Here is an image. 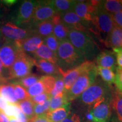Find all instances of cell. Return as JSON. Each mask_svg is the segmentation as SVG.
I'll return each instance as SVG.
<instances>
[{
    "label": "cell",
    "mask_w": 122,
    "mask_h": 122,
    "mask_svg": "<svg viewBox=\"0 0 122 122\" xmlns=\"http://www.w3.org/2000/svg\"><path fill=\"white\" fill-rule=\"evenodd\" d=\"M1 45H2V41H1V39L0 38V49L1 48Z\"/></svg>",
    "instance_id": "cell-50"
},
{
    "label": "cell",
    "mask_w": 122,
    "mask_h": 122,
    "mask_svg": "<svg viewBox=\"0 0 122 122\" xmlns=\"http://www.w3.org/2000/svg\"><path fill=\"white\" fill-rule=\"evenodd\" d=\"M33 25V28L31 30L32 35H37L42 39L53 33V24L51 19L37 23Z\"/></svg>",
    "instance_id": "cell-20"
},
{
    "label": "cell",
    "mask_w": 122,
    "mask_h": 122,
    "mask_svg": "<svg viewBox=\"0 0 122 122\" xmlns=\"http://www.w3.org/2000/svg\"><path fill=\"white\" fill-rule=\"evenodd\" d=\"M50 98L49 94L46 93H43L33 97H30V99L34 104H42Z\"/></svg>",
    "instance_id": "cell-39"
},
{
    "label": "cell",
    "mask_w": 122,
    "mask_h": 122,
    "mask_svg": "<svg viewBox=\"0 0 122 122\" xmlns=\"http://www.w3.org/2000/svg\"><path fill=\"white\" fill-rule=\"evenodd\" d=\"M111 106L112 109L115 111L118 120L122 122V94L117 90L112 92Z\"/></svg>",
    "instance_id": "cell-23"
},
{
    "label": "cell",
    "mask_w": 122,
    "mask_h": 122,
    "mask_svg": "<svg viewBox=\"0 0 122 122\" xmlns=\"http://www.w3.org/2000/svg\"></svg>",
    "instance_id": "cell-52"
},
{
    "label": "cell",
    "mask_w": 122,
    "mask_h": 122,
    "mask_svg": "<svg viewBox=\"0 0 122 122\" xmlns=\"http://www.w3.org/2000/svg\"><path fill=\"white\" fill-rule=\"evenodd\" d=\"M96 68L97 66L81 74L71 88L67 92H66L70 102L75 100L95 81L98 75Z\"/></svg>",
    "instance_id": "cell-5"
},
{
    "label": "cell",
    "mask_w": 122,
    "mask_h": 122,
    "mask_svg": "<svg viewBox=\"0 0 122 122\" xmlns=\"http://www.w3.org/2000/svg\"><path fill=\"white\" fill-rule=\"evenodd\" d=\"M57 13L51 4V1H38L30 23L35 24L51 19Z\"/></svg>",
    "instance_id": "cell-10"
},
{
    "label": "cell",
    "mask_w": 122,
    "mask_h": 122,
    "mask_svg": "<svg viewBox=\"0 0 122 122\" xmlns=\"http://www.w3.org/2000/svg\"><path fill=\"white\" fill-rule=\"evenodd\" d=\"M50 99L42 104H34L35 115H42L48 112L50 106Z\"/></svg>",
    "instance_id": "cell-36"
},
{
    "label": "cell",
    "mask_w": 122,
    "mask_h": 122,
    "mask_svg": "<svg viewBox=\"0 0 122 122\" xmlns=\"http://www.w3.org/2000/svg\"><path fill=\"white\" fill-rule=\"evenodd\" d=\"M15 119L18 120L19 122H28V119L24 114L23 113V112L20 110L19 112H18Z\"/></svg>",
    "instance_id": "cell-43"
},
{
    "label": "cell",
    "mask_w": 122,
    "mask_h": 122,
    "mask_svg": "<svg viewBox=\"0 0 122 122\" xmlns=\"http://www.w3.org/2000/svg\"><path fill=\"white\" fill-rule=\"evenodd\" d=\"M71 110V103L70 102L62 107L48 111L45 115L51 122H61L68 117Z\"/></svg>",
    "instance_id": "cell-19"
},
{
    "label": "cell",
    "mask_w": 122,
    "mask_h": 122,
    "mask_svg": "<svg viewBox=\"0 0 122 122\" xmlns=\"http://www.w3.org/2000/svg\"><path fill=\"white\" fill-rule=\"evenodd\" d=\"M26 90L30 97H33L43 93H46L45 85L41 77L36 83L30 86V88H27Z\"/></svg>",
    "instance_id": "cell-30"
},
{
    "label": "cell",
    "mask_w": 122,
    "mask_h": 122,
    "mask_svg": "<svg viewBox=\"0 0 122 122\" xmlns=\"http://www.w3.org/2000/svg\"><path fill=\"white\" fill-rule=\"evenodd\" d=\"M16 2H17V1H15V0H5V1H2L3 4L6 5L7 6H10L15 4Z\"/></svg>",
    "instance_id": "cell-46"
},
{
    "label": "cell",
    "mask_w": 122,
    "mask_h": 122,
    "mask_svg": "<svg viewBox=\"0 0 122 122\" xmlns=\"http://www.w3.org/2000/svg\"><path fill=\"white\" fill-rule=\"evenodd\" d=\"M7 79L5 78L4 77H0V85H2V84H5L6 82Z\"/></svg>",
    "instance_id": "cell-47"
},
{
    "label": "cell",
    "mask_w": 122,
    "mask_h": 122,
    "mask_svg": "<svg viewBox=\"0 0 122 122\" xmlns=\"http://www.w3.org/2000/svg\"><path fill=\"white\" fill-rule=\"evenodd\" d=\"M21 50L18 49L13 41H7L0 49V59L3 67L9 69L15 60Z\"/></svg>",
    "instance_id": "cell-11"
},
{
    "label": "cell",
    "mask_w": 122,
    "mask_h": 122,
    "mask_svg": "<svg viewBox=\"0 0 122 122\" xmlns=\"http://www.w3.org/2000/svg\"><path fill=\"white\" fill-rule=\"evenodd\" d=\"M104 44L107 48H122V29L114 27L105 40Z\"/></svg>",
    "instance_id": "cell-21"
},
{
    "label": "cell",
    "mask_w": 122,
    "mask_h": 122,
    "mask_svg": "<svg viewBox=\"0 0 122 122\" xmlns=\"http://www.w3.org/2000/svg\"><path fill=\"white\" fill-rule=\"evenodd\" d=\"M61 122H86L83 121V117L80 115L78 111H73L71 110L70 113L66 118L62 120Z\"/></svg>",
    "instance_id": "cell-38"
},
{
    "label": "cell",
    "mask_w": 122,
    "mask_h": 122,
    "mask_svg": "<svg viewBox=\"0 0 122 122\" xmlns=\"http://www.w3.org/2000/svg\"><path fill=\"white\" fill-rule=\"evenodd\" d=\"M76 1L72 0H54L51 1L53 7L58 13L72 11Z\"/></svg>",
    "instance_id": "cell-24"
},
{
    "label": "cell",
    "mask_w": 122,
    "mask_h": 122,
    "mask_svg": "<svg viewBox=\"0 0 122 122\" xmlns=\"http://www.w3.org/2000/svg\"><path fill=\"white\" fill-rule=\"evenodd\" d=\"M90 25L92 27L89 28V30L101 38V40L103 43L115 27L111 14L102 8L96 12Z\"/></svg>",
    "instance_id": "cell-4"
},
{
    "label": "cell",
    "mask_w": 122,
    "mask_h": 122,
    "mask_svg": "<svg viewBox=\"0 0 122 122\" xmlns=\"http://www.w3.org/2000/svg\"><path fill=\"white\" fill-rule=\"evenodd\" d=\"M20 110V109L17 103H9L3 111V112L8 118L9 119H15V117Z\"/></svg>",
    "instance_id": "cell-35"
},
{
    "label": "cell",
    "mask_w": 122,
    "mask_h": 122,
    "mask_svg": "<svg viewBox=\"0 0 122 122\" xmlns=\"http://www.w3.org/2000/svg\"><path fill=\"white\" fill-rule=\"evenodd\" d=\"M115 26L122 29V11L111 14Z\"/></svg>",
    "instance_id": "cell-40"
},
{
    "label": "cell",
    "mask_w": 122,
    "mask_h": 122,
    "mask_svg": "<svg viewBox=\"0 0 122 122\" xmlns=\"http://www.w3.org/2000/svg\"><path fill=\"white\" fill-rule=\"evenodd\" d=\"M55 79H56V81H55L54 87L49 93L50 98L55 97V96L65 92L63 77H62V75H58L56 76Z\"/></svg>",
    "instance_id": "cell-31"
},
{
    "label": "cell",
    "mask_w": 122,
    "mask_h": 122,
    "mask_svg": "<svg viewBox=\"0 0 122 122\" xmlns=\"http://www.w3.org/2000/svg\"><path fill=\"white\" fill-rule=\"evenodd\" d=\"M68 40L85 61L93 60L100 53L97 44L87 32L69 30Z\"/></svg>",
    "instance_id": "cell-1"
},
{
    "label": "cell",
    "mask_w": 122,
    "mask_h": 122,
    "mask_svg": "<svg viewBox=\"0 0 122 122\" xmlns=\"http://www.w3.org/2000/svg\"><path fill=\"white\" fill-rule=\"evenodd\" d=\"M97 66L109 68L113 71L117 68L116 56L114 51L103 50L99 53L96 58Z\"/></svg>",
    "instance_id": "cell-16"
},
{
    "label": "cell",
    "mask_w": 122,
    "mask_h": 122,
    "mask_svg": "<svg viewBox=\"0 0 122 122\" xmlns=\"http://www.w3.org/2000/svg\"><path fill=\"white\" fill-rule=\"evenodd\" d=\"M9 103V102H8L5 99H4L2 96H0V111L3 112V111L8 105Z\"/></svg>",
    "instance_id": "cell-44"
},
{
    "label": "cell",
    "mask_w": 122,
    "mask_h": 122,
    "mask_svg": "<svg viewBox=\"0 0 122 122\" xmlns=\"http://www.w3.org/2000/svg\"><path fill=\"white\" fill-rule=\"evenodd\" d=\"M56 54L57 65L61 69V74L76 67L85 61L68 39L59 42Z\"/></svg>",
    "instance_id": "cell-2"
},
{
    "label": "cell",
    "mask_w": 122,
    "mask_h": 122,
    "mask_svg": "<svg viewBox=\"0 0 122 122\" xmlns=\"http://www.w3.org/2000/svg\"><path fill=\"white\" fill-rule=\"evenodd\" d=\"M11 85L14 90L15 96L18 102L30 98L26 89L16 83H14Z\"/></svg>",
    "instance_id": "cell-33"
},
{
    "label": "cell",
    "mask_w": 122,
    "mask_h": 122,
    "mask_svg": "<svg viewBox=\"0 0 122 122\" xmlns=\"http://www.w3.org/2000/svg\"><path fill=\"white\" fill-rule=\"evenodd\" d=\"M68 103H70V102L67 97L66 92H64L62 93L50 98V106L48 111H51L62 107Z\"/></svg>",
    "instance_id": "cell-26"
},
{
    "label": "cell",
    "mask_w": 122,
    "mask_h": 122,
    "mask_svg": "<svg viewBox=\"0 0 122 122\" xmlns=\"http://www.w3.org/2000/svg\"><path fill=\"white\" fill-rule=\"evenodd\" d=\"M101 8L110 14L122 11V0L102 1Z\"/></svg>",
    "instance_id": "cell-25"
},
{
    "label": "cell",
    "mask_w": 122,
    "mask_h": 122,
    "mask_svg": "<svg viewBox=\"0 0 122 122\" xmlns=\"http://www.w3.org/2000/svg\"><path fill=\"white\" fill-rule=\"evenodd\" d=\"M0 96L9 103H17L18 102L15 96L14 90L11 84H5L0 85Z\"/></svg>",
    "instance_id": "cell-27"
},
{
    "label": "cell",
    "mask_w": 122,
    "mask_h": 122,
    "mask_svg": "<svg viewBox=\"0 0 122 122\" xmlns=\"http://www.w3.org/2000/svg\"><path fill=\"white\" fill-rule=\"evenodd\" d=\"M96 65L92 61H86L76 67L61 72L64 83L65 92H67L81 74L96 67Z\"/></svg>",
    "instance_id": "cell-8"
},
{
    "label": "cell",
    "mask_w": 122,
    "mask_h": 122,
    "mask_svg": "<svg viewBox=\"0 0 122 122\" xmlns=\"http://www.w3.org/2000/svg\"><path fill=\"white\" fill-rule=\"evenodd\" d=\"M112 93L97 101L89 111L93 118V122H109L112 114Z\"/></svg>",
    "instance_id": "cell-7"
},
{
    "label": "cell",
    "mask_w": 122,
    "mask_h": 122,
    "mask_svg": "<svg viewBox=\"0 0 122 122\" xmlns=\"http://www.w3.org/2000/svg\"><path fill=\"white\" fill-rule=\"evenodd\" d=\"M38 1H24L20 6L15 22L21 25L30 23Z\"/></svg>",
    "instance_id": "cell-13"
},
{
    "label": "cell",
    "mask_w": 122,
    "mask_h": 122,
    "mask_svg": "<svg viewBox=\"0 0 122 122\" xmlns=\"http://www.w3.org/2000/svg\"><path fill=\"white\" fill-rule=\"evenodd\" d=\"M116 56L117 65L119 68H122V48H112Z\"/></svg>",
    "instance_id": "cell-41"
},
{
    "label": "cell",
    "mask_w": 122,
    "mask_h": 122,
    "mask_svg": "<svg viewBox=\"0 0 122 122\" xmlns=\"http://www.w3.org/2000/svg\"><path fill=\"white\" fill-rule=\"evenodd\" d=\"M34 65L39 71L46 75L56 76L61 75V69L57 64L43 59L34 58Z\"/></svg>",
    "instance_id": "cell-18"
},
{
    "label": "cell",
    "mask_w": 122,
    "mask_h": 122,
    "mask_svg": "<svg viewBox=\"0 0 122 122\" xmlns=\"http://www.w3.org/2000/svg\"><path fill=\"white\" fill-rule=\"evenodd\" d=\"M10 122H19L16 119H10Z\"/></svg>",
    "instance_id": "cell-49"
},
{
    "label": "cell",
    "mask_w": 122,
    "mask_h": 122,
    "mask_svg": "<svg viewBox=\"0 0 122 122\" xmlns=\"http://www.w3.org/2000/svg\"><path fill=\"white\" fill-rule=\"evenodd\" d=\"M17 105L23 113L28 118V120L34 117V103L32 102L30 99L19 101Z\"/></svg>",
    "instance_id": "cell-29"
},
{
    "label": "cell",
    "mask_w": 122,
    "mask_h": 122,
    "mask_svg": "<svg viewBox=\"0 0 122 122\" xmlns=\"http://www.w3.org/2000/svg\"><path fill=\"white\" fill-rule=\"evenodd\" d=\"M60 14L62 22L69 30L87 32L90 24L81 19L72 10Z\"/></svg>",
    "instance_id": "cell-12"
},
{
    "label": "cell",
    "mask_w": 122,
    "mask_h": 122,
    "mask_svg": "<svg viewBox=\"0 0 122 122\" xmlns=\"http://www.w3.org/2000/svg\"><path fill=\"white\" fill-rule=\"evenodd\" d=\"M115 84L117 91L122 94V68L117 67L116 68Z\"/></svg>",
    "instance_id": "cell-37"
},
{
    "label": "cell",
    "mask_w": 122,
    "mask_h": 122,
    "mask_svg": "<svg viewBox=\"0 0 122 122\" xmlns=\"http://www.w3.org/2000/svg\"><path fill=\"white\" fill-rule=\"evenodd\" d=\"M34 66V58L21 50L15 62L9 69L7 80L19 79L28 75Z\"/></svg>",
    "instance_id": "cell-6"
},
{
    "label": "cell",
    "mask_w": 122,
    "mask_h": 122,
    "mask_svg": "<svg viewBox=\"0 0 122 122\" xmlns=\"http://www.w3.org/2000/svg\"><path fill=\"white\" fill-rule=\"evenodd\" d=\"M28 122H51L46 117L45 114L40 115H35L33 118L29 119Z\"/></svg>",
    "instance_id": "cell-42"
},
{
    "label": "cell",
    "mask_w": 122,
    "mask_h": 122,
    "mask_svg": "<svg viewBox=\"0 0 122 122\" xmlns=\"http://www.w3.org/2000/svg\"><path fill=\"white\" fill-rule=\"evenodd\" d=\"M110 122H120L119 121H118V120H115V121H114V120H112V121H111Z\"/></svg>",
    "instance_id": "cell-51"
},
{
    "label": "cell",
    "mask_w": 122,
    "mask_h": 122,
    "mask_svg": "<svg viewBox=\"0 0 122 122\" xmlns=\"http://www.w3.org/2000/svg\"><path fill=\"white\" fill-rule=\"evenodd\" d=\"M111 93L110 85L100 79H96L95 81L76 99V102L82 107H84L88 111L97 101Z\"/></svg>",
    "instance_id": "cell-3"
},
{
    "label": "cell",
    "mask_w": 122,
    "mask_h": 122,
    "mask_svg": "<svg viewBox=\"0 0 122 122\" xmlns=\"http://www.w3.org/2000/svg\"><path fill=\"white\" fill-rule=\"evenodd\" d=\"M35 59L45 60L54 64H57V57L56 53L49 49L45 44H42L33 53Z\"/></svg>",
    "instance_id": "cell-22"
},
{
    "label": "cell",
    "mask_w": 122,
    "mask_h": 122,
    "mask_svg": "<svg viewBox=\"0 0 122 122\" xmlns=\"http://www.w3.org/2000/svg\"><path fill=\"white\" fill-rule=\"evenodd\" d=\"M0 33L4 39L9 41L23 40L32 35L31 30L20 28L12 22H7L0 28Z\"/></svg>",
    "instance_id": "cell-9"
},
{
    "label": "cell",
    "mask_w": 122,
    "mask_h": 122,
    "mask_svg": "<svg viewBox=\"0 0 122 122\" xmlns=\"http://www.w3.org/2000/svg\"><path fill=\"white\" fill-rule=\"evenodd\" d=\"M53 24V34L59 42L68 39L69 29L62 22L61 14L57 13L51 19Z\"/></svg>",
    "instance_id": "cell-17"
},
{
    "label": "cell",
    "mask_w": 122,
    "mask_h": 122,
    "mask_svg": "<svg viewBox=\"0 0 122 122\" xmlns=\"http://www.w3.org/2000/svg\"><path fill=\"white\" fill-rule=\"evenodd\" d=\"M18 49L25 53H34L44 44V39L36 35H32L21 40L13 41Z\"/></svg>",
    "instance_id": "cell-15"
},
{
    "label": "cell",
    "mask_w": 122,
    "mask_h": 122,
    "mask_svg": "<svg viewBox=\"0 0 122 122\" xmlns=\"http://www.w3.org/2000/svg\"><path fill=\"white\" fill-rule=\"evenodd\" d=\"M96 70L97 75H100L102 80L106 84L110 85L115 83V74L113 70L100 66H97Z\"/></svg>",
    "instance_id": "cell-28"
},
{
    "label": "cell",
    "mask_w": 122,
    "mask_h": 122,
    "mask_svg": "<svg viewBox=\"0 0 122 122\" xmlns=\"http://www.w3.org/2000/svg\"><path fill=\"white\" fill-rule=\"evenodd\" d=\"M0 122H10L8 118L2 111H0Z\"/></svg>",
    "instance_id": "cell-45"
},
{
    "label": "cell",
    "mask_w": 122,
    "mask_h": 122,
    "mask_svg": "<svg viewBox=\"0 0 122 122\" xmlns=\"http://www.w3.org/2000/svg\"><path fill=\"white\" fill-rule=\"evenodd\" d=\"M100 9L92 5L89 1H76L72 11L81 19L90 24L96 12Z\"/></svg>",
    "instance_id": "cell-14"
},
{
    "label": "cell",
    "mask_w": 122,
    "mask_h": 122,
    "mask_svg": "<svg viewBox=\"0 0 122 122\" xmlns=\"http://www.w3.org/2000/svg\"><path fill=\"white\" fill-rule=\"evenodd\" d=\"M44 44H45L51 51L56 53H57L58 48L59 42L52 33V34L50 35L49 36L44 38Z\"/></svg>",
    "instance_id": "cell-34"
},
{
    "label": "cell",
    "mask_w": 122,
    "mask_h": 122,
    "mask_svg": "<svg viewBox=\"0 0 122 122\" xmlns=\"http://www.w3.org/2000/svg\"><path fill=\"white\" fill-rule=\"evenodd\" d=\"M40 77L34 74H30L25 77L18 79V80L16 82L18 84L20 85L25 89L30 88V86L34 84L35 83L39 80Z\"/></svg>",
    "instance_id": "cell-32"
},
{
    "label": "cell",
    "mask_w": 122,
    "mask_h": 122,
    "mask_svg": "<svg viewBox=\"0 0 122 122\" xmlns=\"http://www.w3.org/2000/svg\"><path fill=\"white\" fill-rule=\"evenodd\" d=\"M2 70H3V66H2V62H1V59H0V77H4L2 75Z\"/></svg>",
    "instance_id": "cell-48"
}]
</instances>
